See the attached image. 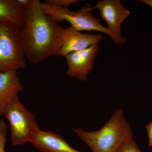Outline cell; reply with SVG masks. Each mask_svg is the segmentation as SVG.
Wrapping results in <instances>:
<instances>
[{
	"label": "cell",
	"instance_id": "cell-15",
	"mask_svg": "<svg viewBox=\"0 0 152 152\" xmlns=\"http://www.w3.org/2000/svg\"><path fill=\"white\" fill-rule=\"evenodd\" d=\"M145 128L148 136V146L149 147H152V122L148 124L146 126Z\"/></svg>",
	"mask_w": 152,
	"mask_h": 152
},
{
	"label": "cell",
	"instance_id": "cell-9",
	"mask_svg": "<svg viewBox=\"0 0 152 152\" xmlns=\"http://www.w3.org/2000/svg\"><path fill=\"white\" fill-rule=\"evenodd\" d=\"M30 142L43 152H81L72 148L60 135L39 129L33 134Z\"/></svg>",
	"mask_w": 152,
	"mask_h": 152
},
{
	"label": "cell",
	"instance_id": "cell-14",
	"mask_svg": "<svg viewBox=\"0 0 152 152\" xmlns=\"http://www.w3.org/2000/svg\"><path fill=\"white\" fill-rule=\"evenodd\" d=\"M81 1L79 0H47L45 2L51 5L67 8L69 6L75 4Z\"/></svg>",
	"mask_w": 152,
	"mask_h": 152
},
{
	"label": "cell",
	"instance_id": "cell-3",
	"mask_svg": "<svg viewBox=\"0 0 152 152\" xmlns=\"http://www.w3.org/2000/svg\"><path fill=\"white\" fill-rule=\"evenodd\" d=\"M42 10L46 14L51 16L57 22L66 20L71 25V27L79 31H98L109 36L114 42L118 45L126 43V39L123 36L114 34L107 28L101 24L100 21L94 17L92 13V7L85 4L77 12L70 10L66 8L51 5L46 3H41Z\"/></svg>",
	"mask_w": 152,
	"mask_h": 152
},
{
	"label": "cell",
	"instance_id": "cell-6",
	"mask_svg": "<svg viewBox=\"0 0 152 152\" xmlns=\"http://www.w3.org/2000/svg\"><path fill=\"white\" fill-rule=\"evenodd\" d=\"M99 50V45H95L67 55L65 57L68 65L67 75L81 81H86L94 69V62L98 56Z\"/></svg>",
	"mask_w": 152,
	"mask_h": 152
},
{
	"label": "cell",
	"instance_id": "cell-11",
	"mask_svg": "<svg viewBox=\"0 0 152 152\" xmlns=\"http://www.w3.org/2000/svg\"><path fill=\"white\" fill-rule=\"evenodd\" d=\"M26 12L17 0H0V22H8L21 29L25 23Z\"/></svg>",
	"mask_w": 152,
	"mask_h": 152
},
{
	"label": "cell",
	"instance_id": "cell-5",
	"mask_svg": "<svg viewBox=\"0 0 152 152\" xmlns=\"http://www.w3.org/2000/svg\"><path fill=\"white\" fill-rule=\"evenodd\" d=\"M4 116L10 126L14 145L30 142L33 134L39 129L35 117L22 104L18 96L8 105Z\"/></svg>",
	"mask_w": 152,
	"mask_h": 152
},
{
	"label": "cell",
	"instance_id": "cell-8",
	"mask_svg": "<svg viewBox=\"0 0 152 152\" xmlns=\"http://www.w3.org/2000/svg\"><path fill=\"white\" fill-rule=\"evenodd\" d=\"M102 39V35L83 33L71 27L65 28L58 56L65 57L72 52L99 45Z\"/></svg>",
	"mask_w": 152,
	"mask_h": 152
},
{
	"label": "cell",
	"instance_id": "cell-7",
	"mask_svg": "<svg viewBox=\"0 0 152 152\" xmlns=\"http://www.w3.org/2000/svg\"><path fill=\"white\" fill-rule=\"evenodd\" d=\"M97 9L102 20L114 34L121 37V26L130 15V11L122 4L120 0H102L96 3L92 10Z\"/></svg>",
	"mask_w": 152,
	"mask_h": 152
},
{
	"label": "cell",
	"instance_id": "cell-2",
	"mask_svg": "<svg viewBox=\"0 0 152 152\" xmlns=\"http://www.w3.org/2000/svg\"><path fill=\"white\" fill-rule=\"evenodd\" d=\"M73 130L93 152H116L125 142L133 139L130 126L125 119L121 109L117 110L99 130L87 132L81 129Z\"/></svg>",
	"mask_w": 152,
	"mask_h": 152
},
{
	"label": "cell",
	"instance_id": "cell-1",
	"mask_svg": "<svg viewBox=\"0 0 152 152\" xmlns=\"http://www.w3.org/2000/svg\"><path fill=\"white\" fill-rule=\"evenodd\" d=\"M39 0H32L26 9L21 36L26 58L32 64L58 56L65 28L44 12Z\"/></svg>",
	"mask_w": 152,
	"mask_h": 152
},
{
	"label": "cell",
	"instance_id": "cell-4",
	"mask_svg": "<svg viewBox=\"0 0 152 152\" xmlns=\"http://www.w3.org/2000/svg\"><path fill=\"white\" fill-rule=\"evenodd\" d=\"M26 56L21 29L7 22H0V72L26 67Z\"/></svg>",
	"mask_w": 152,
	"mask_h": 152
},
{
	"label": "cell",
	"instance_id": "cell-16",
	"mask_svg": "<svg viewBox=\"0 0 152 152\" xmlns=\"http://www.w3.org/2000/svg\"><path fill=\"white\" fill-rule=\"evenodd\" d=\"M22 7L25 9H27L31 3L32 0H17Z\"/></svg>",
	"mask_w": 152,
	"mask_h": 152
},
{
	"label": "cell",
	"instance_id": "cell-12",
	"mask_svg": "<svg viewBox=\"0 0 152 152\" xmlns=\"http://www.w3.org/2000/svg\"><path fill=\"white\" fill-rule=\"evenodd\" d=\"M116 152H142L133 139L125 142Z\"/></svg>",
	"mask_w": 152,
	"mask_h": 152
},
{
	"label": "cell",
	"instance_id": "cell-13",
	"mask_svg": "<svg viewBox=\"0 0 152 152\" xmlns=\"http://www.w3.org/2000/svg\"><path fill=\"white\" fill-rule=\"evenodd\" d=\"M7 126L4 120L0 121V152H5V147L7 141Z\"/></svg>",
	"mask_w": 152,
	"mask_h": 152
},
{
	"label": "cell",
	"instance_id": "cell-17",
	"mask_svg": "<svg viewBox=\"0 0 152 152\" xmlns=\"http://www.w3.org/2000/svg\"><path fill=\"white\" fill-rule=\"evenodd\" d=\"M139 1L146 4L152 7V0H140Z\"/></svg>",
	"mask_w": 152,
	"mask_h": 152
},
{
	"label": "cell",
	"instance_id": "cell-10",
	"mask_svg": "<svg viewBox=\"0 0 152 152\" xmlns=\"http://www.w3.org/2000/svg\"><path fill=\"white\" fill-rule=\"evenodd\" d=\"M23 90L17 70L0 72V116H4L7 106Z\"/></svg>",
	"mask_w": 152,
	"mask_h": 152
}]
</instances>
